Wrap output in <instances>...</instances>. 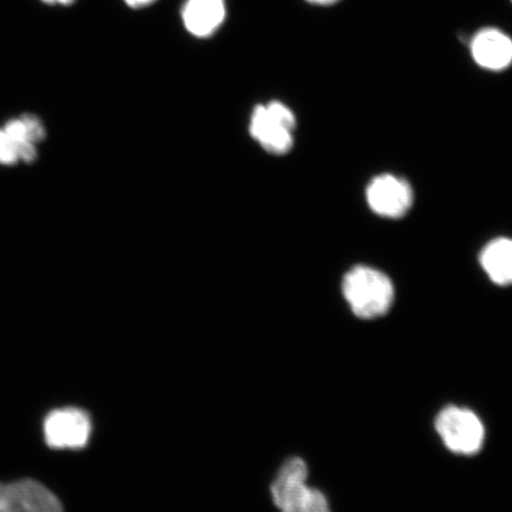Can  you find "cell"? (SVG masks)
<instances>
[{"mask_svg":"<svg viewBox=\"0 0 512 512\" xmlns=\"http://www.w3.org/2000/svg\"><path fill=\"white\" fill-rule=\"evenodd\" d=\"M342 290L352 312L362 319L386 315L394 303L392 280L373 267L352 268L345 274Z\"/></svg>","mask_w":512,"mask_h":512,"instance_id":"obj_1","label":"cell"},{"mask_svg":"<svg viewBox=\"0 0 512 512\" xmlns=\"http://www.w3.org/2000/svg\"><path fill=\"white\" fill-rule=\"evenodd\" d=\"M307 466L303 459L292 458L281 466L271 494L281 512H331L322 492L307 485Z\"/></svg>","mask_w":512,"mask_h":512,"instance_id":"obj_2","label":"cell"},{"mask_svg":"<svg viewBox=\"0 0 512 512\" xmlns=\"http://www.w3.org/2000/svg\"><path fill=\"white\" fill-rule=\"evenodd\" d=\"M296 115L286 105L272 101L254 108L249 131L268 152L283 155L292 149Z\"/></svg>","mask_w":512,"mask_h":512,"instance_id":"obj_3","label":"cell"},{"mask_svg":"<svg viewBox=\"0 0 512 512\" xmlns=\"http://www.w3.org/2000/svg\"><path fill=\"white\" fill-rule=\"evenodd\" d=\"M435 430L453 453L472 456L482 450L485 428L470 409L456 406L445 408L435 421Z\"/></svg>","mask_w":512,"mask_h":512,"instance_id":"obj_4","label":"cell"},{"mask_svg":"<svg viewBox=\"0 0 512 512\" xmlns=\"http://www.w3.org/2000/svg\"><path fill=\"white\" fill-rule=\"evenodd\" d=\"M44 437L57 450H79L88 444L92 434V420L80 408L56 409L44 421Z\"/></svg>","mask_w":512,"mask_h":512,"instance_id":"obj_5","label":"cell"},{"mask_svg":"<svg viewBox=\"0 0 512 512\" xmlns=\"http://www.w3.org/2000/svg\"><path fill=\"white\" fill-rule=\"evenodd\" d=\"M0 512H63L60 499L32 479L0 483Z\"/></svg>","mask_w":512,"mask_h":512,"instance_id":"obj_6","label":"cell"},{"mask_svg":"<svg viewBox=\"0 0 512 512\" xmlns=\"http://www.w3.org/2000/svg\"><path fill=\"white\" fill-rule=\"evenodd\" d=\"M366 196L370 209L386 219L405 216L414 201L411 185L389 174L375 177L368 185Z\"/></svg>","mask_w":512,"mask_h":512,"instance_id":"obj_7","label":"cell"},{"mask_svg":"<svg viewBox=\"0 0 512 512\" xmlns=\"http://www.w3.org/2000/svg\"><path fill=\"white\" fill-rule=\"evenodd\" d=\"M473 61L490 72H502L512 64V38L497 28H485L471 38Z\"/></svg>","mask_w":512,"mask_h":512,"instance_id":"obj_8","label":"cell"},{"mask_svg":"<svg viewBox=\"0 0 512 512\" xmlns=\"http://www.w3.org/2000/svg\"><path fill=\"white\" fill-rule=\"evenodd\" d=\"M181 16L184 28L191 36L209 38L226 22V0H185Z\"/></svg>","mask_w":512,"mask_h":512,"instance_id":"obj_9","label":"cell"},{"mask_svg":"<svg viewBox=\"0 0 512 512\" xmlns=\"http://www.w3.org/2000/svg\"><path fill=\"white\" fill-rule=\"evenodd\" d=\"M479 260L492 283L499 286L512 285V239L492 240L483 248Z\"/></svg>","mask_w":512,"mask_h":512,"instance_id":"obj_10","label":"cell"},{"mask_svg":"<svg viewBox=\"0 0 512 512\" xmlns=\"http://www.w3.org/2000/svg\"><path fill=\"white\" fill-rule=\"evenodd\" d=\"M25 130H27L29 142L32 144L40 143L46 137V131L35 115L25 114L22 117Z\"/></svg>","mask_w":512,"mask_h":512,"instance_id":"obj_11","label":"cell"},{"mask_svg":"<svg viewBox=\"0 0 512 512\" xmlns=\"http://www.w3.org/2000/svg\"><path fill=\"white\" fill-rule=\"evenodd\" d=\"M18 160L14 142L4 130H0V163L15 164Z\"/></svg>","mask_w":512,"mask_h":512,"instance_id":"obj_12","label":"cell"},{"mask_svg":"<svg viewBox=\"0 0 512 512\" xmlns=\"http://www.w3.org/2000/svg\"><path fill=\"white\" fill-rule=\"evenodd\" d=\"M4 132L8 134V137L15 144L24 142V140H29L27 130H25L22 119L11 120L10 123L5 126Z\"/></svg>","mask_w":512,"mask_h":512,"instance_id":"obj_13","label":"cell"},{"mask_svg":"<svg viewBox=\"0 0 512 512\" xmlns=\"http://www.w3.org/2000/svg\"><path fill=\"white\" fill-rule=\"evenodd\" d=\"M15 147L18 159H23L25 162H34L37 156L35 144L29 142V140H24V142L16 143Z\"/></svg>","mask_w":512,"mask_h":512,"instance_id":"obj_14","label":"cell"},{"mask_svg":"<svg viewBox=\"0 0 512 512\" xmlns=\"http://www.w3.org/2000/svg\"><path fill=\"white\" fill-rule=\"evenodd\" d=\"M128 8L139 10L149 8L152 4H155L157 0H124Z\"/></svg>","mask_w":512,"mask_h":512,"instance_id":"obj_15","label":"cell"},{"mask_svg":"<svg viewBox=\"0 0 512 512\" xmlns=\"http://www.w3.org/2000/svg\"><path fill=\"white\" fill-rule=\"evenodd\" d=\"M41 2L47 5L69 6L74 4L76 0H41Z\"/></svg>","mask_w":512,"mask_h":512,"instance_id":"obj_16","label":"cell"},{"mask_svg":"<svg viewBox=\"0 0 512 512\" xmlns=\"http://www.w3.org/2000/svg\"><path fill=\"white\" fill-rule=\"evenodd\" d=\"M307 3L317 6H331L339 2V0H306Z\"/></svg>","mask_w":512,"mask_h":512,"instance_id":"obj_17","label":"cell"},{"mask_svg":"<svg viewBox=\"0 0 512 512\" xmlns=\"http://www.w3.org/2000/svg\"><path fill=\"white\" fill-rule=\"evenodd\" d=\"M511 3H512V0H511Z\"/></svg>","mask_w":512,"mask_h":512,"instance_id":"obj_18","label":"cell"}]
</instances>
